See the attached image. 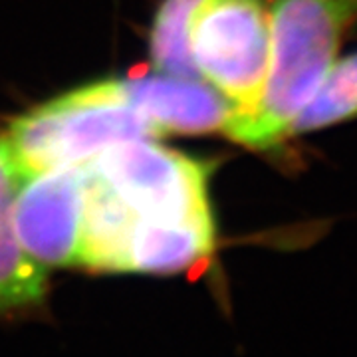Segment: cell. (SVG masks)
Listing matches in <instances>:
<instances>
[{
    "label": "cell",
    "mask_w": 357,
    "mask_h": 357,
    "mask_svg": "<svg viewBox=\"0 0 357 357\" xmlns=\"http://www.w3.org/2000/svg\"><path fill=\"white\" fill-rule=\"evenodd\" d=\"M356 26L357 0H274L262 96L255 112L232 121L225 135L256 151L290 139L294 119L332 70Z\"/></svg>",
    "instance_id": "1"
},
{
    "label": "cell",
    "mask_w": 357,
    "mask_h": 357,
    "mask_svg": "<svg viewBox=\"0 0 357 357\" xmlns=\"http://www.w3.org/2000/svg\"><path fill=\"white\" fill-rule=\"evenodd\" d=\"M161 135L126 100L119 79L66 91L20 115L4 135L24 178L56 167L76 165L103 149Z\"/></svg>",
    "instance_id": "2"
},
{
    "label": "cell",
    "mask_w": 357,
    "mask_h": 357,
    "mask_svg": "<svg viewBox=\"0 0 357 357\" xmlns=\"http://www.w3.org/2000/svg\"><path fill=\"white\" fill-rule=\"evenodd\" d=\"M191 52L201 77L236 107L232 121L252 114L270 62V4L201 0L191 22Z\"/></svg>",
    "instance_id": "3"
},
{
    "label": "cell",
    "mask_w": 357,
    "mask_h": 357,
    "mask_svg": "<svg viewBox=\"0 0 357 357\" xmlns=\"http://www.w3.org/2000/svg\"><path fill=\"white\" fill-rule=\"evenodd\" d=\"M84 163L128 204L135 218H185L213 213L206 192L208 169L153 141H123Z\"/></svg>",
    "instance_id": "4"
},
{
    "label": "cell",
    "mask_w": 357,
    "mask_h": 357,
    "mask_svg": "<svg viewBox=\"0 0 357 357\" xmlns=\"http://www.w3.org/2000/svg\"><path fill=\"white\" fill-rule=\"evenodd\" d=\"M16 236L42 266L79 264L84 163L56 167L22 181L13 208Z\"/></svg>",
    "instance_id": "5"
},
{
    "label": "cell",
    "mask_w": 357,
    "mask_h": 357,
    "mask_svg": "<svg viewBox=\"0 0 357 357\" xmlns=\"http://www.w3.org/2000/svg\"><path fill=\"white\" fill-rule=\"evenodd\" d=\"M121 91L161 135L227 131L236 107L215 86L203 79L163 76L131 77L119 82Z\"/></svg>",
    "instance_id": "6"
},
{
    "label": "cell",
    "mask_w": 357,
    "mask_h": 357,
    "mask_svg": "<svg viewBox=\"0 0 357 357\" xmlns=\"http://www.w3.org/2000/svg\"><path fill=\"white\" fill-rule=\"evenodd\" d=\"M213 213L185 218H135L119 272L173 274L197 266L215 250Z\"/></svg>",
    "instance_id": "7"
},
{
    "label": "cell",
    "mask_w": 357,
    "mask_h": 357,
    "mask_svg": "<svg viewBox=\"0 0 357 357\" xmlns=\"http://www.w3.org/2000/svg\"><path fill=\"white\" fill-rule=\"evenodd\" d=\"M24 175L6 137H0V316L40 306L46 298V266L22 248L14 230V199Z\"/></svg>",
    "instance_id": "8"
},
{
    "label": "cell",
    "mask_w": 357,
    "mask_h": 357,
    "mask_svg": "<svg viewBox=\"0 0 357 357\" xmlns=\"http://www.w3.org/2000/svg\"><path fill=\"white\" fill-rule=\"evenodd\" d=\"M357 119V54L337 58L328 76L294 119L290 137Z\"/></svg>",
    "instance_id": "9"
},
{
    "label": "cell",
    "mask_w": 357,
    "mask_h": 357,
    "mask_svg": "<svg viewBox=\"0 0 357 357\" xmlns=\"http://www.w3.org/2000/svg\"><path fill=\"white\" fill-rule=\"evenodd\" d=\"M201 0H163L149 36L151 62L159 74L201 77L192 62L191 22Z\"/></svg>",
    "instance_id": "10"
}]
</instances>
